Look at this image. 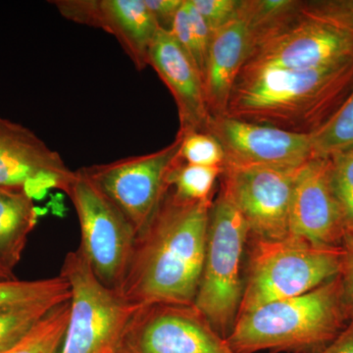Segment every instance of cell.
<instances>
[{
  "mask_svg": "<svg viewBox=\"0 0 353 353\" xmlns=\"http://www.w3.org/2000/svg\"><path fill=\"white\" fill-rule=\"evenodd\" d=\"M213 199L190 202L169 189L136 236L119 294L136 306L192 305L201 282Z\"/></svg>",
  "mask_w": 353,
  "mask_h": 353,
  "instance_id": "obj_1",
  "label": "cell"
},
{
  "mask_svg": "<svg viewBox=\"0 0 353 353\" xmlns=\"http://www.w3.org/2000/svg\"><path fill=\"white\" fill-rule=\"evenodd\" d=\"M352 90L353 59L303 71H243L225 116L313 134L333 117Z\"/></svg>",
  "mask_w": 353,
  "mask_h": 353,
  "instance_id": "obj_2",
  "label": "cell"
},
{
  "mask_svg": "<svg viewBox=\"0 0 353 353\" xmlns=\"http://www.w3.org/2000/svg\"><path fill=\"white\" fill-rule=\"evenodd\" d=\"M352 319L338 275L301 296L239 316L226 341L234 353H324Z\"/></svg>",
  "mask_w": 353,
  "mask_h": 353,
  "instance_id": "obj_3",
  "label": "cell"
},
{
  "mask_svg": "<svg viewBox=\"0 0 353 353\" xmlns=\"http://www.w3.org/2000/svg\"><path fill=\"white\" fill-rule=\"evenodd\" d=\"M343 256V246L316 245L294 236L254 239L239 316L328 282L340 275Z\"/></svg>",
  "mask_w": 353,
  "mask_h": 353,
  "instance_id": "obj_4",
  "label": "cell"
},
{
  "mask_svg": "<svg viewBox=\"0 0 353 353\" xmlns=\"http://www.w3.org/2000/svg\"><path fill=\"white\" fill-rule=\"evenodd\" d=\"M250 230L224 190L213 199L194 307L223 338L231 334L243 299L241 260Z\"/></svg>",
  "mask_w": 353,
  "mask_h": 353,
  "instance_id": "obj_5",
  "label": "cell"
},
{
  "mask_svg": "<svg viewBox=\"0 0 353 353\" xmlns=\"http://www.w3.org/2000/svg\"><path fill=\"white\" fill-rule=\"evenodd\" d=\"M60 275L71 288V313L60 353H118L139 306L102 285L80 248L67 253Z\"/></svg>",
  "mask_w": 353,
  "mask_h": 353,
  "instance_id": "obj_6",
  "label": "cell"
},
{
  "mask_svg": "<svg viewBox=\"0 0 353 353\" xmlns=\"http://www.w3.org/2000/svg\"><path fill=\"white\" fill-rule=\"evenodd\" d=\"M65 194L71 199L80 222L82 241L79 248L99 282L119 292L136 231L81 169L75 171Z\"/></svg>",
  "mask_w": 353,
  "mask_h": 353,
  "instance_id": "obj_7",
  "label": "cell"
},
{
  "mask_svg": "<svg viewBox=\"0 0 353 353\" xmlns=\"http://www.w3.org/2000/svg\"><path fill=\"white\" fill-rule=\"evenodd\" d=\"M182 137L161 150L81 168L112 202L137 234L146 226L166 192L169 174L180 158Z\"/></svg>",
  "mask_w": 353,
  "mask_h": 353,
  "instance_id": "obj_8",
  "label": "cell"
},
{
  "mask_svg": "<svg viewBox=\"0 0 353 353\" xmlns=\"http://www.w3.org/2000/svg\"><path fill=\"white\" fill-rule=\"evenodd\" d=\"M353 59V32L301 13L250 51L243 71L313 70Z\"/></svg>",
  "mask_w": 353,
  "mask_h": 353,
  "instance_id": "obj_9",
  "label": "cell"
},
{
  "mask_svg": "<svg viewBox=\"0 0 353 353\" xmlns=\"http://www.w3.org/2000/svg\"><path fill=\"white\" fill-rule=\"evenodd\" d=\"M118 353H234L194 304L139 306L128 322Z\"/></svg>",
  "mask_w": 353,
  "mask_h": 353,
  "instance_id": "obj_10",
  "label": "cell"
},
{
  "mask_svg": "<svg viewBox=\"0 0 353 353\" xmlns=\"http://www.w3.org/2000/svg\"><path fill=\"white\" fill-rule=\"evenodd\" d=\"M301 168L223 169L221 190L240 210L253 239L290 238V208Z\"/></svg>",
  "mask_w": 353,
  "mask_h": 353,
  "instance_id": "obj_11",
  "label": "cell"
},
{
  "mask_svg": "<svg viewBox=\"0 0 353 353\" xmlns=\"http://www.w3.org/2000/svg\"><path fill=\"white\" fill-rule=\"evenodd\" d=\"M208 132L218 139L224 150L223 168H297L314 157L312 134H296L227 116L213 117Z\"/></svg>",
  "mask_w": 353,
  "mask_h": 353,
  "instance_id": "obj_12",
  "label": "cell"
},
{
  "mask_svg": "<svg viewBox=\"0 0 353 353\" xmlns=\"http://www.w3.org/2000/svg\"><path fill=\"white\" fill-rule=\"evenodd\" d=\"M74 175L61 155L34 132L0 117V188L41 199L50 189L66 192Z\"/></svg>",
  "mask_w": 353,
  "mask_h": 353,
  "instance_id": "obj_13",
  "label": "cell"
},
{
  "mask_svg": "<svg viewBox=\"0 0 353 353\" xmlns=\"http://www.w3.org/2000/svg\"><path fill=\"white\" fill-rule=\"evenodd\" d=\"M347 221L332 180L330 157H313L301 166L290 208V236L316 245L339 248Z\"/></svg>",
  "mask_w": 353,
  "mask_h": 353,
  "instance_id": "obj_14",
  "label": "cell"
},
{
  "mask_svg": "<svg viewBox=\"0 0 353 353\" xmlns=\"http://www.w3.org/2000/svg\"><path fill=\"white\" fill-rule=\"evenodd\" d=\"M63 17L112 34L139 71L148 66L157 23L145 0H55Z\"/></svg>",
  "mask_w": 353,
  "mask_h": 353,
  "instance_id": "obj_15",
  "label": "cell"
},
{
  "mask_svg": "<svg viewBox=\"0 0 353 353\" xmlns=\"http://www.w3.org/2000/svg\"><path fill=\"white\" fill-rule=\"evenodd\" d=\"M148 65L175 99L180 123L178 134L208 132L212 117L206 105L202 77L170 32L158 30L150 48Z\"/></svg>",
  "mask_w": 353,
  "mask_h": 353,
  "instance_id": "obj_16",
  "label": "cell"
},
{
  "mask_svg": "<svg viewBox=\"0 0 353 353\" xmlns=\"http://www.w3.org/2000/svg\"><path fill=\"white\" fill-rule=\"evenodd\" d=\"M250 50V34L241 18L212 32L202 77L211 117L226 114L230 97Z\"/></svg>",
  "mask_w": 353,
  "mask_h": 353,
  "instance_id": "obj_17",
  "label": "cell"
},
{
  "mask_svg": "<svg viewBox=\"0 0 353 353\" xmlns=\"http://www.w3.org/2000/svg\"><path fill=\"white\" fill-rule=\"evenodd\" d=\"M38 222L34 199L21 190L0 188V261L10 270L22 259Z\"/></svg>",
  "mask_w": 353,
  "mask_h": 353,
  "instance_id": "obj_18",
  "label": "cell"
},
{
  "mask_svg": "<svg viewBox=\"0 0 353 353\" xmlns=\"http://www.w3.org/2000/svg\"><path fill=\"white\" fill-rule=\"evenodd\" d=\"M301 2L299 0H241L240 18L245 23L250 34V50L255 44L299 16L301 13Z\"/></svg>",
  "mask_w": 353,
  "mask_h": 353,
  "instance_id": "obj_19",
  "label": "cell"
},
{
  "mask_svg": "<svg viewBox=\"0 0 353 353\" xmlns=\"http://www.w3.org/2000/svg\"><path fill=\"white\" fill-rule=\"evenodd\" d=\"M70 299L71 288L60 274L43 280L0 281V310L30 304L63 303Z\"/></svg>",
  "mask_w": 353,
  "mask_h": 353,
  "instance_id": "obj_20",
  "label": "cell"
},
{
  "mask_svg": "<svg viewBox=\"0 0 353 353\" xmlns=\"http://www.w3.org/2000/svg\"><path fill=\"white\" fill-rule=\"evenodd\" d=\"M71 313V299L55 305L8 353H60Z\"/></svg>",
  "mask_w": 353,
  "mask_h": 353,
  "instance_id": "obj_21",
  "label": "cell"
},
{
  "mask_svg": "<svg viewBox=\"0 0 353 353\" xmlns=\"http://www.w3.org/2000/svg\"><path fill=\"white\" fill-rule=\"evenodd\" d=\"M223 169L187 164L179 158L169 174L168 183L173 194L183 201H211L215 183L222 176Z\"/></svg>",
  "mask_w": 353,
  "mask_h": 353,
  "instance_id": "obj_22",
  "label": "cell"
},
{
  "mask_svg": "<svg viewBox=\"0 0 353 353\" xmlns=\"http://www.w3.org/2000/svg\"><path fill=\"white\" fill-rule=\"evenodd\" d=\"M312 141L314 157H328L353 145V90L333 117L312 134Z\"/></svg>",
  "mask_w": 353,
  "mask_h": 353,
  "instance_id": "obj_23",
  "label": "cell"
},
{
  "mask_svg": "<svg viewBox=\"0 0 353 353\" xmlns=\"http://www.w3.org/2000/svg\"><path fill=\"white\" fill-rule=\"evenodd\" d=\"M59 303H41L0 310V353L12 350L51 308Z\"/></svg>",
  "mask_w": 353,
  "mask_h": 353,
  "instance_id": "obj_24",
  "label": "cell"
},
{
  "mask_svg": "<svg viewBox=\"0 0 353 353\" xmlns=\"http://www.w3.org/2000/svg\"><path fill=\"white\" fill-rule=\"evenodd\" d=\"M180 136L182 137L180 158L183 162L199 166H224V150L218 139L212 134L194 132Z\"/></svg>",
  "mask_w": 353,
  "mask_h": 353,
  "instance_id": "obj_25",
  "label": "cell"
},
{
  "mask_svg": "<svg viewBox=\"0 0 353 353\" xmlns=\"http://www.w3.org/2000/svg\"><path fill=\"white\" fill-rule=\"evenodd\" d=\"M332 180L340 201L347 230L353 228V145L330 155Z\"/></svg>",
  "mask_w": 353,
  "mask_h": 353,
  "instance_id": "obj_26",
  "label": "cell"
},
{
  "mask_svg": "<svg viewBox=\"0 0 353 353\" xmlns=\"http://www.w3.org/2000/svg\"><path fill=\"white\" fill-rule=\"evenodd\" d=\"M304 15L353 32V0H310L301 2Z\"/></svg>",
  "mask_w": 353,
  "mask_h": 353,
  "instance_id": "obj_27",
  "label": "cell"
},
{
  "mask_svg": "<svg viewBox=\"0 0 353 353\" xmlns=\"http://www.w3.org/2000/svg\"><path fill=\"white\" fill-rule=\"evenodd\" d=\"M211 32L240 18L241 0H190Z\"/></svg>",
  "mask_w": 353,
  "mask_h": 353,
  "instance_id": "obj_28",
  "label": "cell"
},
{
  "mask_svg": "<svg viewBox=\"0 0 353 353\" xmlns=\"http://www.w3.org/2000/svg\"><path fill=\"white\" fill-rule=\"evenodd\" d=\"M188 12H189L190 31H192V61L201 77H203L204 68H205L206 57H208L209 43H210L212 32L206 24L205 20L192 6L190 0H187Z\"/></svg>",
  "mask_w": 353,
  "mask_h": 353,
  "instance_id": "obj_29",
  "label": "cell"
},
{
  "mask_svg": "<svg viewBox=\"0 0 353 353\" xmlns=\"http://www.w3.org/2000/svg\"><path fill=\"white\" fill-rule=\"evenodd\" d=\"M159 29L170 32L176 13L180 10L183 0H145Z\"/></svg>",
  "mask_w": 353,
  "mask_h": 353,
  "instance_id": "obj_30",
  "label": "cell"
},
{
  "mask_svg": "<svg viewBox=\"0 0 353 353\" xmlns=\"http://www.w3.org/2000/svg\"><path fill=\"white\" fill-rule=\"evenodd\" d=\"M341 246H343V256L340 276L343 282L345 301L353 317V234L348 230Z\"/></svg>",
  "mask_w": 353,
  "mask_h": 353,
  "instance_id": "obj_31",
  "label": "cell"
},
{
  "mask_svg": "<svg viewBox=\"0 0 353 353\" xmlns=\"http://www.w3.org/2000/svg\"><path fill=\"white\" fill-rule=\"evenodd\" d=\"M324 353H353V319Z\"/></svg>",
  "mask_w": 353,
  "mask_h": 353,
  "instance_id": "obj_32",
  "label": "cell"
},
{
  "mask_svg": "<svg viewBox=\"0 0 353 353\" xmlns=\"http://www.w3.org/2000/svg\"><path fill=\"white\" fill-rule=\"evenodd\" d=\"M16 279L13 271L0 261V281L14 280Z\"/></svg>",
  "mask_w": 353,
  "mask_h": 353,
  "instance_id": "obj_33",
  "label": "cell"
},
{
  "mask_svg": "<svg viewBox=\"0 0 353 353\" xmlns=\"http://www.w3.org/2000/svg\"><path fill=\"white\" fill-rule=\"evenodd\" d=\"M348 231H350V233H352V234H353V228H352V230H348Z\"/></svg>",
  "mask_w": 353,
  "mask_h": 353,
  "instance_id": "obj_34",
  "label": "cell"
},
{
  "mask_svg": "<svg viewBox=\"0 0 353 353\" xmlns=\"http://www.w3.org/2000/svg\"><path fill=\"white\" fill-rule=\"evenodd\" d=\"M9 352H10V350H9ZM9 352H6V353H8Z\"/></svg>",
  "mask_w": 353,
  "mask_h": 353,
  "instance_id": "obj_35",
  "label": "cell"
}]
</instances>
